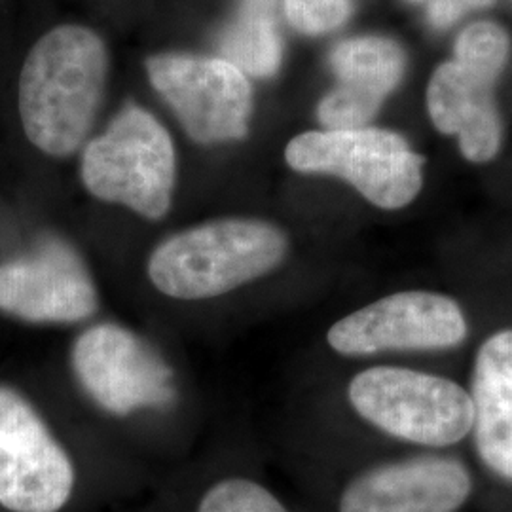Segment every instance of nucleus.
Masks as SVG:
<instances>
[{
	"instance_id": "f257e3e1",
	"label": "nucleus",
	"mask_w": 512,
	"mask_h": 512,
	"mask_svg": "<svg viewBox=\"0 0 512 512\" xmlns=\"http://www.w3.org/2000/svg\"><path fill=\"white\" fill-rule=\"evenodd\" d=\"M107 67L105 44L90 29L63 25L38 40L19 76V116L33 147L54 158L82 147Z\"/></svg>"
},
{
	"instance_id": "f03ea898",
	"label": "nucleus",
	"mask_w": 512,
	"mask_h": 512,
	"mask_svg": "<svg viewBox=\"0 0 512 512\" xmlns=\"http://www.w3.org/2000/svg\"><path fill=\"white\" fill-rule=\"evenodd\" d=\"M289 239L266 220L220 219L162 241L148 258L147 275L173 300H211L279 268Z\"/></svg>"
},
{
	"instance_id": "7ed1b4c3",
	"label": "nucleus",
	"mask_w": 512,
	"mask_h": 512,
	"mask_svg": "<svg viewBox=\"0 0 512 512\" xmlns=\"http://www.w3.org/2000/svg\"><path fill=\"white\" fill-rule=\"evenodd\" d=\"M80 177L97 200L126 205L148 220L164 219L177 179L171 135L150 112L129 105L86 147Z\"/></svg>"
},
{
	"instance_id": "20e7f679",
	"label": "nucleus",
	"mask_w": 512,
	"mask_h": 512,
	"mask_svg": "<svg viewBox=\"0 0 512 512\" xmlns=\"http://www.w3.org/2000/svg\"><path fill=\"white\" fill-rule=\"evenodd\" d=\"M348 399L380 431L421 446H450L473 431L471 395L433 374L374 366L349 382Z\"/></svg>"
},
{
	"instance_id": "39448f33",
	"label": "nucleus",
	"mask_w": 512,
	"mask_h": 512,
	"mask_svg": "<svg viewBox=\"0 0 512 512\" xmlns=\"http://www.w3.org/2000/svg\"><path fill=\"white\" fill-rule=\"evenodd\" d=\"M285 160L300 173L340 177L387 211L414 202L423 186V158L387 129L308 131L287 145Z\"/></svg>"
},
{
	"instance_id": "423d86ee",
	"label": "nucleus",
	"mask_w": 512,
	"mask_h": 512,
	"mask_svg": "<svg viewBox=\"0 0 512 512\" xmlns=\"http://www.w3.org/2000/svg\"><path fill=\"white\" fill-rule=\"evenodd\" d=\"M73 459L33 399L0 382V507L59 512L74 490Z\"/></svg>"
},
{
	"instance_id": "0eeeda50",
	"label": "nucleus",
	"mask_w": 512,
	"mask_h": 512,
	"mask_svg": "<svg viewBox=\"0 0 512 512\" xmlns=\"http://www.w3.org/2000/svg\"><path fill=\"white\" fill-rule=\"evenodd\" d=\"M97 287L73 247L55 236L35 239L0 258V315L27 325H71L92 317Z\"/></svg>"
},
{
	"instance_id": "6e6552de",
	"label": "nucleus",
	"mask_w": 512,
	"mask_h": 512,
	"mask_svg": "<svg viewBox=\"0 0 512 512\" xmlns=\"http://www.w3.org/2000/svg\"><path fill=\"white\" fill-rule=\"evenodd\" d=\"M148 76L177 112L186 133L203 145L243 139L249 131L253 92L232 63L190 54L150 57Z\"/></svg>"
},
{
	"instance_id": "1a4fd4ad",
	"label": "nucleus",
	"mask_w": 512,
	"mask_h": 512,
	"mask_svg": "<svg viewBox=\"0 0 512 512\" xmlns=\"http://www.w3.org/2000/svg\"><path fill=\"white\" fill-rule=\"evenodd\" d=\"M467 319L458 302L444 294L404 291L353 311L330 327V348L346 357L384 351H433L459 346Z\"/></svg>"
},
{
	"instance_id": "9d476101",
	"label": "nucleus",
	"mask_w": 512,
	"mask_h": 512,
	"mask_svg": "<svg viewBox=\"0 0 512 512\" xmlns=\"http://www.w3.org/2000/svg\"><path fill=\"white\" fill-rule=\"evenodd\" d=\"M71 366L88 397L109 414L128 416L175 397L171 368L145 340L114 323L84 330L73 344Z\"/></svg>"
},
{
	"instance_id": "9b49d317",
	"label": "nucleus",
	"mask_w": 512,
	"mask_h": 512,
	"mask_svg": "<svg viewBox=\"0 0 512 512\" xmlns=\"http://www.w3.org/2000/svg\"><path fill=\"white\" fill-rule=\"evenodd\" d=\"M471 494V476L454 459L387 463L357 476L340 497V512H454Z\"/></svg>"
},
{
	"instance_id": "f8f14e48",
	"label": "nucleus",
	"mask_w": 512,
	"mask_h": 512,
	"mask_svg": "<svg viewBox=\"0 0 512 512\" xmlns=\"http://www.w3.org/2000/svg\"><path fill=\"white\" fill-rule=\"evenodd\" d=\"M330 65L338 84L319 103L317 116L323 128H366L401 82L406 55L389 38H349L332 50Z\"/></svg>"
},
{
	"instance_id": "ddd939ff",
	"label": "nucleus",
	"mask_w": 512,
	"mask_h": 512,
	"mask_svg": "<svg viewBox=\"0 0 512 512\" xmlns=\"http://www.w3.org/2000/svg\"><path fill=\"white\" fill-rule=\"evenodd\" d=\"M494 84L452 59L440 65L427 88V109L435 128L458 135L461 154L473 164L494 160L501 147Z\"/></svg>"
},
{
	"instance_id": "4468645a",
	"label": "nucleus",
	"mask_w": 512,
	"mask_h": 512,
	"mask_svg": "<svg viewBox=\"0 0 512 512\" xmlns=\"http://www.w3.org/2000/svg\"><path fill=\"white\" fill-rule=\"evenodd\" d=\"M471 401L480 458L512 480V329L495 332L478 349Z\"/></svg>"
},
{
	"instance_id": "2eb2a0df",
	"label": "nucleus",
	"mask_w": 512,
	"mask_h": 512,
	"mask_svg": "<svg viewBox=\"0 0 512 512\" xmlns=\"http://www.w3.org/2000/svg\"><path fill=\"white\" fill-rule=\"evenodd\" d=\"M219 50L243 74L277 73L283 59L277 0H239L238 16L220 35Z\"/></svg>"
},
{
	"instance_id": "dca6fc26",
	"label": "nucleus",
	"mask_w": 512,
	"mask_h": 512,
	"mask_svg": "<svg viewBox=\"0 0 512 512\" xmlns=\"http://www.w3.org/2000/svg\"><path fill=\"white\" fill-rule=\"evenodd\" d=\"M511 54V40L503 27L492 21L469 25L456 40V59L465 69L497 82Z\"/></svg>"
},
{
	"instance_id": "f3484780",
	"label": "nucleus",
	"mask_w": 512,
	"mask_h": 512,
	"mask_svg": "<svg viewBox=\"0 0 512 512\" xmlns=\"http://www.w3.org/2000/svg\"><path fill=\"white\" fill-rule=\"evenodd\" d=\"M198 512H289L270 490L247 478H226L203 495Z\"/></svg>"
},
{
	"instance_id": "a211bd4d",
	"label": "nucleus",
	"mask_w": 512,
	"mask_h": 512,
	"mask_svg": "<svg viewBox=\"0 0 512 512\" xmlns=\"http://www.w3.org/2000/svg\"><path fill=\"white\" fill-rule=\"evenodd\" d=\"M353 0H285V16L304 35H323L340 27Z\"/></svg>"
},
{
	"instance_id": "6ab92c4d",
	"label": "nucleus",
	"mask_w": 512,
	"mask_h": 512,
	"mask_svg": "<svg viewBox=\"0 0 512 512\" xmlns=\"http://www.w3.org/2000/svg\"><path fill=\"white\" fill-rule=\"evenodd\" d=\"M465 14V6L459 0H431L429 19L435 27L446 29Z\"/></svg>"
},
{
	"instance_id": "aec40b11",
	"label": "nucleus",
	"mask_w": 512,
	"mask_h": 512,
	"mask_svg": "<svg viewBox=\"0 0 512 512\" xmlns=\"http://www.w3.org/2000/svg\"><path fill=\"white\" fill-rule=\"evenodd\" d=\"M465 10H471V8H486V6H492L495 0H459Z\"/></svg>"
}]
</instances>
